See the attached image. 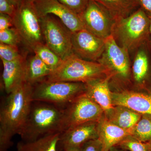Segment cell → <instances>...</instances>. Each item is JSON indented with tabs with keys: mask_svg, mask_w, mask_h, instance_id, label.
I'll return each instance as SVG.
<instances>
[{
	"mask_svg": "<svg viewBox=\"0 0 151 151\" xmlns=\"http://www.w3.org/2000/svg\"><path fill=\"white\" fill-rule=\"evenodd\" d=\"M68 8L78 14H81L86 9L89 0H57Z\"/></svg>",
	"mask_w": 151,
	"mask_h": 151,
	"instance_id": "cell-28",
	"label": "cell"
},
{
	"mask_svg": "<svg viewBox=\"0 0 151 151\" xmlns=\"http://www.w3.org/2000/svg\"><path fill=\"white\" fill-rule=\"evenodd\" d=\"M62 151H80V150H79V148H72L66 149Z\"/></svg>",
	"mask_w": 151,
	"mask_h": 151,
	"instance_id": "cell-34",
	"label": "cell"
},
{
	"mask_svg": "<svg viewBox=\"0 0 151 151\" xmlns=\"http://www.w3.org/2000/svg\"><path fill=\"white\" fill-rule=\"evenodd\" d=\"M17 9V7L8 0H0V14L8 15L13 18Z\"/></svg>",
	"mask_w": 151,
	"mask_h": 151,
	"instance_id": "cell-29",
	"label": "cell"
},
{
	"mask_svg": "<svg viewBox=\"0 0 151 151\" xmlns=\"http://www.w3.org/2000/svg\"><path fill=\"white\" fill-rule=\"evenodd\" d=\"M13 27V19L9 16L0 14V30L7 29Z\"/></svg>",
	"mask_w": 151,
	"mask_h": 151,
	"instance_id": "cell-31",
	"label": "cell"
},
{
	"mask_svg": "<svg viewBox=\"0 0 151 151\" xmlns=\"http://www.w3.org/2000/svg\"><path fill=\"white\" fill-rule=\"evenodd\" d=\"M33 85L24 82L8 94L0 110V151H8L22 129L33 102Z\"/></svg>",
	"mask_w": 151,
	"mask_h": 151,
	"instance_id": "cell-1",
	"label": "cell"
},
{
	"mask_svg": "<svg viewBox=\"0 0 151 151\" xmlns=\"http://www.w3.org/2000/svg\"><path fill=\"white\" fill-rule=\"evenodd\" d=\"M109 151H122L121 150H119V149L116 148L115 147H113V148H112L111 149V150H109Z\"/></svg>",
	"mask_w": 151,
	"mask_h": 151,
	"instance_id": "cell-35",
	"label": "cell"
},
{
	"mask_svg": "<svg viewBox=\"0 0 151 151\" xmlns=\"http://www.w3.org/2000/svg\"><path fill=\"white\" fill-rule=\"evenodd\" d=\"M23 57L19 52L17 46L0 44V57L1 60L11 62L21 59Z\"/></svg>",
	"mask_w": 151,
	"mask_h": 151,
	"instance_id": "cell-27",
	"label": "cell"
},
{
	"mask_svg": "<svg viewBox=\"0 0 151 151\" xmlns=\"http://www.w3.org/2000/svg\"><path fill=\"white\" fill-rule=\"evenodd\" d=\"M27 59L24 57L15 61L2 60L3 65V88L8 94L25 81V68Z\"/></svg>",
	"mask_w": 151,
	"mask_h": 151,
	"instance_id": "cell-17",
	"label": "cell"
},
{
	"mask_svg": "<svg viewBox=\"0 0 151 151\" xmlns=\"http://www.w3.org/2000/svg\"><path fill=\"white\" fill-rule=\"evenodd\" d=\"M34 4L40 17L49 14L56 17L72 33L84 29L79 15L57 0H38Z\"/></svg>",
	"mask_w": 151,
	"mask_h": 151,
	"instance_id": "cell-12",
	"label": "cell"
},
{
	"mask_svg": "<svg viewBox=\"0 0 151 151\" xmlns=\"http://www.w3.org/2000/svg\"><path fill=\"white\" fill-rule=\"evenodd\" d=\"M130 135L143 142L151 141V114H142L139 120L130 132Z\"/></svg>",
	"mask_w": 151,
	"mask_h": 151,
	"instance_id": "cell-23",
	"label": "cell"
},
{
	"mask_svg": "<svg viewBox=\"0 0 151 151\" xmlns=\"http://www.w3.org/2000/svg\"><path fill=\"white\" fill-rule=\"evenodd\" d=\"M105 68L108 76L118 84H125L131 81L132 62L130 53L119 46L112 36L105 39V50L97 61Z\"/></svg>",
	"mask_w": 151,
	"mask_h": 151,
	"instance_id": "cell-6",
	"label": "cell"
},
{
	"mask_svg": "<svg viewBox=\"0 0 151 151\" xmlns=\"http://www.w3.org/2000/svg\"><path fill=\"white\" fill-rule=\"evenodd\" d=\"M72 44L73 52L76 56L85 60L97 62L105 50V39L84 29L72 33Z\"/></svg>",
	"mask_w": 151,
	"mask_h": 151,
	"instance_id": "cell-11",
	"label": "cell"
},
{
	"mask_svg": "<svg viewBox=\"0 0 151 151\" xmlns=\"http://www.w3.org/2000/svg\"><path fill=\"white\" fill-rule=\"evenodd\" d=\"M132 76L136 85L146 92H151V51L149 41L135 51Z\"/></svg>",
	"mask_w": 151,
	"mask_h": 151,
	"instance_id": "cell-14",
	"label": "cell"
},
{
	"mask_svg": "<svg viewBox=\"0 0 151 151\" xmlns=\"http://www.w3.org/2000/svg\"><path fill=\"white\" fill-rule=\"evenodd\" d=\"M98 134L102 144V151H109L130 135L129 131L109 122L104 115L98 122Z\"/></svg>",
	"mask_w": 151,
	"mask_h": 151,
	"instance_id": "cell-16",
	"label": "cell"
},
{
	"mask_svg": "<svg viewBox=\"0 0 151 151\" xmlns=\"http://www.w3.org/2000/svg\"><path fill=\"white\" fill-rule=\"evenodd\" d=\"M79 15L84 29L89 32L103 39L111 36L115 19L94 0H89L86 9Z\"/></svg>",
	"mask_w": 151,
	"mask_h": 151,
	"instance_id": "cell-10",
	"label": "cell"
},
{
	"mask_svg": "<svg viewBox=\"0 0 151 151\" xmlns=\"http://www.w3.org/2000/svg\"><path fill=\"white\" fill-rule=\"evenodd\" d=\"M98 122H87L68 129L60 133L58 145V151L80 148L86 142L98 139Z\"/></svg>",
	"mask_w": 151,
	"mask_h": 151,
	"instance_id": "cell-13",
	"label": "cell"
},
{
	"mask_svg": "<svg viewBox=\"0 0 151 151\" xmlns=\"http://www.w3.org/2000/svg\"><path fill=\"white\" fill-rule=\"evenodd\" d=\"M106 77H108V72L102 64L81 59L73 54L63 60L59 67L43 80L86 83Z\"/></svg>",
	"mask_w": 151,
	"mask_h": 151,
	"instance_id": "cell-4",
	"label": "cell"
},
{
	"mask_svg": "<svg viewBox=\"0 0 151 151\" xmlns=\"http://www.w3.org/2000/svg\"><path fill=\"white\" fill-rule=\"evenodd\" d=\"M1 43L13 46H17L22 41L17 31L14 27L0 30Z\"/></svg>",
	"mask_w": 151,
	"mask_h": 151,
	"instance_id": "cell-26",
	"label": "cell"
},
{
	"mask_svg": "<svg viewBox=\"0 0 151 151\" xmlns=\"http://www.w3.org/2000/svg\"><path fill=\"white\" fill-rule=\"evenodd\" d=\"M12 4L14 5L17 7L20 4L22 0H8Z\"/></svg>",
	"mask_w": 151,
	"mask_h": 151,
	"instance_id": "cell-33",
	"label": "cell"
},
{
	"mask_svg": "<svg viewBox=\"0 0 151 151\" xmlns=\"http://www.w3.org/2000/svg\"><path fill=\"white\" fill-rule=\"evenodd\" d=\"M138 6L145 11L148 16H151V0H136Z\"/></svg>",
	"mask_w": 151,
	"mask_h": 151,
	"instance_id": "cell-32",
	"label": "cell"
},
{
	"mask_svg": "<svg viewBox=\"0 0 151 151\" xmlns=\"http://www.w3.org/2000/svg\"><path fill=\"white\" fill-rule=\"evenodd\" d=\"M82 82L49 81L42 80L33 85V101L44 102L64 108L85 93Z\"/></svg>",
	"mask_w": 151,
	"mask_h": 151,
	"instance_id": "cell-5",
	"label": "cell"
},
{
	"mask_svg": "<svg viewBox=\"0 0 151 151\" xmlns=\"http://www.w3.org/2000/svg\"><path fill=\"white\" fill-rule=\"evenodd\" d=\"M63 108L33 101L27 119L20 132L22 141L31 142L63 131Z\"/></svg>",
	"mask_w": 151,
	"mask_h": 151,
	"instance_id": "cell-2",
	"label": "cell"
},
{
	"mask_svg": "<svg viewBox=\"0 0 151 151\" xmlns=\"http://www.w3.org/2000/svg\"><path fill=\"white\" fill-rule=\"evenodd\" d=\"M60 133L47 135L31 142L21 141L17 145V151H58Z\"/></svg>",
	"mask_w": 151,
	"mask_h": 151,
	"instance_id": "cell-21",
	"label": "cell"
},
{
	"mask_svg": "<svg viewBox=\"0 0 151 151\" xmlns=\"http://www.w3.org/2000/svg\"><path fill=\"white\" fill-rule=\"evenodd\" d=\"M102 143L98 138L86 142L79 148L80 151H102Z\"/></svg>",
	"mask_w": 151,
	"mask_h": 151,
	"instance_id": "cell-30",
	"label": "cell"
},
{
	"mask_svg": "<svg viewBox=\"0 0 151 151\" xmlns=\"http://www.w3.org/2000/svg\"><path fill=\"white\" fill-rule=\"evenodd\" d=\"M150 17V33L151 34V16H149Z\"/></svg>",
	"mask_w": 151,
	"mask_h": 151,
	"instance_id": "cell-38",
	"label": "cell"
},
{
	"mask_svg": "<svg viewBox=\"0 0 151 151\" xmlns=\"http://www.w3.org/2000/svg\"><path fill=\"white\" fill-rule=\"evenodd\" d=\"M105 8L114 19L126 17L138 6L136 0H94Z\"/></svg>",
	"mask_w": 151,
	"mask_h": 151,
	"instance_id": "cell-22",
	"label": "cell"
},
{
	"mask_svg": "<svg viewBox=\"0 0 151 151\" xmlns=\"http://www.w3.org/2000/svg\"><path fill=\"white\" fill-rule=\"evenodd\" d=\"M49 14L40 18L45 45L63 60L74 54L72 32L57 17Z\"/></svg>",
	"mask_w": 151,
	"mask_h": 151,
	"instance_id": "cell-8",
	"label": "cell"
},
{
	"mask_svg": "<svg viewBox=\"0 0 151 151\" xmlns=\"http://www.w3.org/2000/svg\"><path fill=\"white\" fill-rule=\"evenodd\" d=\"M32 51L52 71L59 67L63 62V60L45 44L37 45L33 49Z\"/></svg>",
	"mask_w": 151,
	"mask_h": 151,
	"instance_id": "cell-24",
	"label": "cell"
},
{
	"mask_svg": "<svg viewBox=\"0 0 151 151\" xmlns=\"http://www.w3.org/2000/svg\"><path fill=\"white\" fill-rule=\"evenodd\" d=\"M25 1H28L31 2L35 3L38 0H25Z\"/></svg>",
	"mask_w": 151,
	"mask_h": 151,
	"instance_id": "cell-36",
	"label": "cell"
},
{
	"mask_svg": "<svg viewBox=\"0 0 151 151\" xmlns=\"http://www.w3.org/2000/svg\"><path fill=\"white\" fill-rule=\"evenodd\" d=\"M150 17L140 8L128 17L115 19L111 35L130 54L150 40Z\"/></svg>",
	"mask_w": 151,
	"mask_h": 151,
	"instance_id": "cell-3",
	"label": "cell"
},
{
	"mask_svg": "<svg viewBox=\"0 0 151 151\" xmlns=\"http://www.w3.org/2000/svg\"><path fill=\"white\" fill-rule=\"evenodd\" d=\"M149 45H150V47L151 51V37L150 39V40L149 41Z\"/></svg>",
	"mask_w": 151,
	"mask_h": 151,
	"instance_id": "cell-37",
	"label": "cell"
},
{
	"mask_svg": "<svg viewBox=\"0 0 151 151\" xmlns=\"http://www.w3.org/2000/svg\"><path fill=\"white\" fill-rule=\"evenodd\" d=\"M118 145L122 149L129 151H151L149 142H143L131 135L125 138Z\"/></svg>",
	"mask_w": 151,
	"mask_h": 151,
	"instance_id": "cell-25",
	"label": "cell"
},
{
	"mask_svg": "<svg viewBox=\"0 0 151 151\" xmlns=\"http://www.w3.org/2000/svg\"><path fill=\"white\" fill-rule=\"evenodd\" d=\"M149 144H150V147L151 148V141H150V142H149Z\"/></svg>",
	"mask_w": 151,
	"mask_h": 151,
	"instance_id": "cell-39",
	"label": "cell"
},
{
	"mask_svg": "<svg viewBox=\"0 0 151 151\" xmlns=\"http://www.w3.org/2000/svg\"><path fill=\"white\" fill-rule=\"evenodd\" d=\"M104 116L109 122L130 133L142 114L125 106L116 105L104 113Z\"/></svg>",
	"mask_w": 151,
	"mask_h": 151,
	"instance_id": "cell-19",
	"label": "cell"
},
{
	"mask_svg": "<svg viewBox=\"0 0 151 151\" xmlns=\"http://www.w3.org/2000/svg\"><path fill=\"white\" fill-rule=\"evenodd\" d=\"M13 26L19 33L22 42L32 50L44 43L40 19L34 3L22 0L13 18Z\"/></svg>",
	"mask_w": 151,
	"mask_h": 151,
	"instance_id": "cell-7",
	"label": "cell"
},
{
	"mask_svg": "<svg viewBox=\"0 0 151 151\" xmlns=\"http://www.w3.org/2000/svg\"><path fill=\"white\" fill-rule=\"evenodd\" d=\"M104 115L103 109L84 93L63 108V132L87 122H99Z\"/></svg>",
	"mask_w": 151,
	"mask_h": 151,
	"instance_id": "cell-9",
	"label": "cell"
},
{
	"mask_svg": "<svg viewBox=\"0 0 151 151\" xmlns=\"http://www.w3.org/2000/svg\"><path fill=\"white\" fill-rule=\"evenodd\" d=\"M52 70L36 55L27 60L25 68V81L34 85L44 80Z\"/></svg>",
	"mask_w": 151,
	"mask_h": 151,
	"instance_id": "cell-20",
	"label": "cell"
},
{
	"mask_svg": "<svg viewBox=\"0 0 151 151\" xmlns=\"http://www.w3.org/2000/svg\"><path fill=\"white\" fill-rule=\"evenodd\" d=\"M109 77L92 80L86 84L85 94L104 111V113L113 107Z\"/></svg>",
	"mask_w": 151,
	"mask_h": 151,
	"instance_id": "cell-18",
	"label": "cell"
},
{
	"mask_svg": "<svg viewBox=\"0 0 151 151\" xmlns=\"http://www.w3.org/2000/svg\"><path fill=\"white\" fill-rule=\"evenodd\" d=\"M113 106L122 105L141 114H151V92L124 90L111 92Z\"/></svg>",
	"mask_w": 151,
	"mask_h": 151,
	"instance_id": "cell-15",
	"label": "cell"
}]
</instances>
